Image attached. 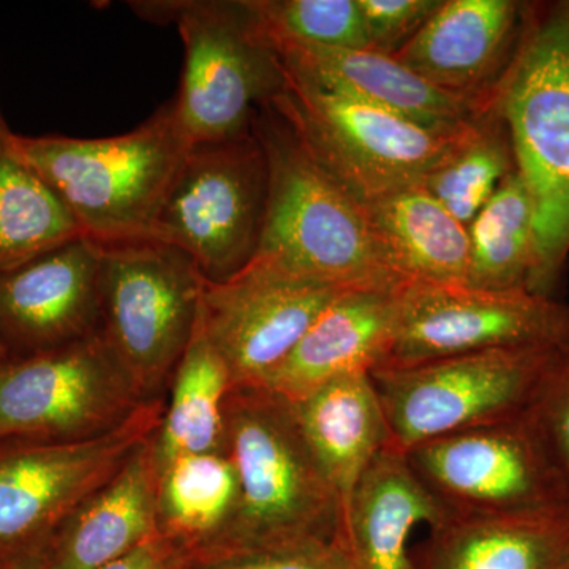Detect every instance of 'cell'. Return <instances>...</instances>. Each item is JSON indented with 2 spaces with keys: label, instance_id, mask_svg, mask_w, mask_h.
Here are the masks:
<instances>
[{
  "label": "cell",
  "instance_id": "cell-1",
  "mask_svg": "<svg viewBox=\"0 0 569 569\" xmlns=\"http://www.w3.org/2000/svg\"><path fill=\"white\" fill-rule=\"evenodd\" d=\"M253 132L268 163V200L260 241L242 272L339 290H397L392 268L365 204L326 173L268 103Z\"/></svg>",
  "mask_w": 569,
  "mask_h": 569
},
{
  "label": "cell",
  "instance_id": "cell-2",
  "mask_svg": "<svg viewBox=\"0 0 569 569\" xmlns=\"http://www.w3.org/2000/svg\"><path fill=\"white\" fill-rule=\"evenodd\" d=\"M493 103L533 198L529 290L552 298L569 254V0L523 2L518 47Z\"/></svg>",
  "mask_w": 569,
  "mask_h": 569
},
{
  "label": "cell",
  "instance_id": "cell-3",
  "mask_svg": "<svg viewBox=\"0 0 569 569\" xmlns=\"http://www.w3.org/2000/svg\"><path fill=\"white\" fill-rule=\"evenodd\" d=\"M224 451L233 460L241 498L227 538L204 556L339 537L342 505L288 400L261 387L231 389Z\"/></svg>",
  "mask_w": 569,
  "mask_h": 569
},
{
  "label": "cell",
  "instance_id": "cell-4",
  "mask_svg": "<svg viewBox=\"0 0 569 569\" xmlns=\"http://www.w3.org/2000/svg\"><path fill=\"white\" fill-rule=\"evenodd\" d=\"M14 146L96 241L157 238L160 211L190 142L173 102L111 138L22 137Z\"/></svg>",
  "mask_w": 569,
  "mask_h": 569
},
{
  "label": "cell",
  "instance_id": "cell-5",
  "mask_svg": "<svg viewBox=\"0 0 569 569\" xmlns=\"http://www.w3.org/2000/svg\"><path fill=\"white\" fill-rule=\"evenodd\" d=\"M130 6L146 20L178 28L183 69L173 104L190 144L250 132L254 108L282 91V62L261 36L250 0H163Z\"/></svg>",
  "mask_w": 569,
  "mask_h": 569
},
{
  "label": "cell",
  "instance_id": "cell-6",
  "mask_svg": "<svg viewBox=\"0 0 569 569\" xmlns=\"http://www.w3.org/2000/svg\"><path fill=\"white\" fill-rule=\"evenodd\" d=\"M268 104L326 173L362 204L421 186L479 119L456 130L427 129L287 69L282 91Z\"/></svg>",
  "mask_w": 569,
  "mask_h": 569
},
{
  "label": "cell",
  "instance_id": "cell-7",
  "mask_svg": "<svg viewBox=\"0 0 569 569\" xmlns=\"http://www.w3.org/2000/svg\"><path fill=\"white\" fill-rule=\"evenodd\" d=\"M559 350L501 348L377 367L370 378L387 417L389 447L406 455L426 441L527 413Z\"/></svg>",
  "mask_w": 569,
  "mask_h": 569
},
{
  "label": "cell",
  "instance_id": "cell-8",
  "mask_svg": "<svg viewBox=\"0 0 569 569\" xmlns=\"http://www.w3.org/2000/svg\"><path fill=\"white\" fill-rule=\"evenodd\" d=\"M102 247L100 332L142 397L162 399L197 328L204 277L189 254L160 239Z\"/></svg>",
  "mask_w": 569,
  "mask_h": 569
},
{
  "label": "cell",
  "instance_id": "cell-9",
  "mask_svg": "<svg viewBox=\"0 0 569 569\" xmlns=\"http://www.w3.org/2000/svg\"><path fill=\"white\" fill-rule=\"evenodd\" d=\"M268 200V163L253 132L190 146L157 222L206 282L223 283L252 261Z\"/></svg>",
  "mask_w": 569,
  "mask_h": 569
},
{
  "label": "cell",
  "instance_id": "cell-10",
  "mask_svg": "<svg viewBox=\"0 0 569 569\" xmlns=\"http://www.w3.org/2000/svg\"><path fill=\"white\" fill-rule=\"evenodd\" d=\"M149 402L102 332L0 366V440L103 436Z\"/></svg>",
  "mask_w": 569,
  "mask_h": 569
},
{
  "label": "cell",
  "instance_id": "cell-11",
  "mask_svg": "<svg viewBox=\"0 0 569 569\" xmlns=\"http://www.w3.org/2000/svg\"><path fill=\"white\" fill-rule=\"evenodd\" d=\"M163 407V399L149 400L88 440H0V561L50 539L156 433Z\"/></svg>",
  "mask_w": 569,
  "mask_h": 569
},
{
  "label": "cell",
  "instance_id": "cell-12",
  "mask_svg": "<svg viewBox=\"0 0 569 569\" xmlns=\"http://www.w3.org/2000/svg\"><path fill=\"white\" fill-rule=\"evenodd\" d=\"M427 489L458 515H530L569 493L527 413L426 441L406 452Z\"/></svg>",
  "mask_w": 569,
  "mask_h": 569
},
{
  "label": "cell",
  "instance_id": "cell-13",
  "mask_svg": "<svg viewBox=\"0 0 569 569\" xmlns=\"http://www.w3.org/2000/svg\"><path fill=\"white\" fill-rule=\"evenodd\" d=\"M569 346V307L529 290L408 280L387 366L518 347Z\"/></svg>",
  "mask_w": 569,
  "mask_h": 569
},
{
  "label": "cell",
  "instance_id": "cell-14",
  "mask_svg": "<svg viewBox=\"0 0 569 569\" xmlns=\"http://www.w3.org/2000/svg\"><path fill=\"white\" fill-rule=\"evenodd\" d=\"M342 291L239 272L228 282L204 283L200 320L234 388L257 387Z\"/></svg>",
  "mask_w": 569,
  "mask_h": 569
},
{
  "label": "cell",
  "instance_id": "cell-15",
  "mask_svg": "<svg viewBox=\"0 0 569 569\" xmlns=\"http://www.w3.org/2000/svg\"><path fill=\"white\" fill-rule=\"evenodd\" d=\"M102 253V242L81 236L0 271V342L9 359L99 331Z\"/></svg>",
  "mask_w": 569,
  "mask_h": 569
},
{
  "label": "cell",
  "instance_id": "cell-16",
  "mask_svg": "<svg viewBox=\"0 0 569 569\" xmlns=\"http://www.w3.org/2000/svg\"><path fill=\"white\" fill-rule=\"evenodd\" d=\"M523 2L443 0L397 61L443 91L492 99L522 28Z\"/></svg>",
  "mask_w": 569,
  "mask_h": 569
},
{
  "label": "cell",
  "instance_id": "cell-17",
  "mask_svg": "<svg viewBox=\"0 0 569 569\" xmlns=\"http://www.w3.org/2000/svg\"><path fill=\"white\" fill-rule=\"evenodd\" d=\"M399 290L337 295L282 365L257 387L295 402L337 378L387 365L399 323Z\"/></svg>",
  "mask_w": 569,
  "mask_h": 569
},
{
  "label": "cell",
  "instance_id": "cell-18",
  "mask_svg": "<svg viewBox=\"0 0 569 569\" xmlns=\"http://www.w3.org/2000/svg\"><path fill=\"white\" fill-rule=\"evenodd\" d=\"M288 71L326 91L346 93L425 126L456 130L477 121L492 99H471L443 91L392 56L369 48H317L268 43Z\"/></svg>",
  "mask_w": 569,
  "mask_h": 569
},
{
  "label": "cell",
  "instance_id": "cell-19",
  "mask_svg": "<svg viewBox=\"0 0 569 569\" xmlns=\"http://www.w3.org/2000/svg\"><path fill=\"white\" fill-rule=\"evenodd\" d=\"M152 437L52 535L48 569H100L159 537Z\"/></svg>",
  "mask_w": 569,
  "mask_h": 569
},
{
  "label": "cell",
  "instance_id": "cell-20",
  "mask_svg": "<svg viewBox=\"0 0 569 569\" xmlns=\"http://www.w3.org/2000/svg\"><path fill=\"white\" fill-rule=\"evenodd\" d=\"M452 515L415 473L407 456L387 447L366 468L343 512L339 538L356 569H415L408 539Z\"/></svg>",
  "mask_w": 569,
  "mask_h": 569
},
{
  "label": "cell",
  "instance_id": "cell-21",
  "mask_svg": "<svg viewBox=\"0 0 569 569\" xmlns=\"http://www.w3.org/2000/svg\"><path fill=\"white\" fill-rule=\"evenodd\" d=\"M418 569H567L569 507L530 515H458L433 527Z\"/></svg>",
  "mask_w": 569,
  "mask_h": 569
},
{
  "label": "cell",
  "instance_id": "cell-22",
  "mask_svg": "<svg viewBox=\"0 0 569 569\" xmlns=\"http://www.w3.org/2000/svg\"><path fill=\"white\" fill-rule=\"evenodd\" d=\"M290 406L343 515L366 468L389 447L388 421L376 385L370 373H355L329 381Z\"/></svg>",
  "mask_w": 569,
  "mask_h": 569
},
{
  "label": "cell",
  "instance_id": "cell-23",
  "mask_svg": "<svg viewBox=\"0 0 569 569\" xmlns=\"http://www.w3.org/2000/svg\"><path fill=\"white\" fill-rule=\"evenodd\" d=\"M365 208L388 260L407 282L467 284L468 227L425 186L389 193Z\"/></svg>",
  "mask_w": 569,
  "mask_h": 569
},
{
  "label": "cell",
  "instance_id": "cell-24",
  "mask_svg": "<svg viewBox=\"0 0 569 569\" xmlns=\"http://www.w3.org/2000/svg\"><path fill=\"white\" fill-rule=\"evenodd\" d=\"M160 537L186 560L219 548L238 515L239 478L227 451L179 456L157 467Z\"/></svg>",
  "mask_w": 569,
  "mask_h": 569
},
{
  "label": "cell",
  "instance_id": "cell-25",
  "mask_svg": "<svg viewBox=\"0 0 569 569\" xmlns=\"http://www.w3.org/2000/svg\"><path fill=\"white\" fill-rule=\"evenodd\" d=\"M170 383L162 421L152 437L157 467L179 456L224 451V406L234 383L200 316Z\"/></svg>",
  "mask_w": 569,
  "mask_h": 569
},
{
  "label": "cell",
  "instance_id": "cell-26",
  "mask_svg": "<svg viewBox=\"0 0 569 569\" xmlns=\"http://www.w3.org/2000/svg\"><path fill=\"white\" fill-rule=\"evenodd\" d=\"M81 236L61 198L18 151L0 112V271Z\"/></svg>",
  "mask_w": 569,
  "mask_h": 569
},
{
  "label": "cell",
  "instance_id": "cell-27",
  "mask_svg": "<svg viewBox=\"0 0 569 569\" xmlns=\"http://www.w3.org/2000/svg\"><path fill=\"white\" fill-rule=\"evenodd\" d=\"M468 287L529 290L537 263L535 204L518 170L505 178L468 224Z\"/></svg>",
  "mask_w": 569,
  "mask_h": 569
},
{
  "label": "cell",
  "instance_id": "cell-28",
  "mask_svg": "<svg viewBox=\"0 0 569 569\" xmlns=\"http://www.w3.org/2000/svg\"><path fill=\"white\" fill-rule=\"evenodd\" d=\"M515 170L511 138L493 103L421 186L468 227Z\"/></svg>",
  "mask_w": 569,
  "mask_h": 569
},
{
  "label": "cell",
  "instance_id": "cell-29",
  "mask_svg": "<svg viewBox=\"0 0 569 569\" xmlns=\"http://www.w3.org/2000/svg\"><path fill=\"white\" fill-rule=\"evenodd\" d=\"M250 7L268 43L369 48L358 0H250Z\"/></svg>",
  "mask_w": 569,
  "mask_h": 569
},
{
  "label": "cell",
  "instance_id": "cell-30",
  "mask_svg": "<svg viewBox=\"0 0 569 569\" xmlns=\"http://www.w3.org/2000/svg\"><path fill=\"white\" fill-rule=\"evenodd\" d=\"M183 569H356L339 537L276 548L230 550L187 561Z\"/></svg>",
  "mask_w": 569,
  "mask_h": 569
},
{
  "label": "cell",
  "instance_id": "cell-31",
  "mask_svg": "<svg viewBox=\"0 0 569 569\" xmlns=\"http://www.w3.org/2000/svg\"><path fill=\"white\" fill-rule=\"evenodd\" d=\"M529 417L569 493V346L560 348L542 378Z\"/></svg>",
  "mask_w": 569,
  "mask_h": 569
},
{
  "label": "cell",
  "instance_id": "cell-32",
  "mask_svg": "<svg viewBox=\"0 0 569 569\" xmlns=\"http://www.w3.org/2000/svg\"><path fill=\"white\" fill-rule=\"evenodd\" d=\"M443 0H358L370 50L396 54L413 39Z\"/></svg>",
  "mask_w": 569,
  "mask_h": 569
},
{
  "label": "cell",
  "instance_id": "cell-33",
  "mask_svg": "<svg viewBox=\"0 0 569 569\" xmlns=\"http://www.w3.org/2000/svg\"><path fill=\"white\" fill-rule=\"evenodd\" d=\"M186 563L181 550L159 535L100 569H183Z\"/></svg>",
  "mask_w": 569,
  "mask_h": 569
},
{
  "label": "cell",
  "instance_id": "cell-34",
  "mask_svg": "<svg viewBox=\"0 0 569 569\" xmlns=\"http://www.w3.org/2000/svg\"><path fill=\"white\" fill-rule=\"evenodd\" d=\"M51 539L52 537L11 559L0 561V569H48Z\"/></svg>",
  "mask_w": 569,
  "mask_h": 569
},
{
  "label": "cell",
  "instance_id": "cell-35",
  "mask_svg": "<svg viewBox=\"0 0 569 569\" xmlns=\"http://www.w3.org/2000/svg\"><path fill=\"white\" fill-rule=\"evenodd\" d=\"M7 361H9V355H7L6 348H3L2 342H0V366Z\"/></svg>",
  "mask_w": 569,
  "mask_h": 569
},
{
  "label": "cell",
  "instance_id": "cell-36",
  "mask_svg": "<svg viewBox=\"0 0 569 569\" xmlns=\"http://www.w3.org/2000/svg\"><path fill=\"white\" fill-rule=\"evenodd\" d=\"M567 569H569V565H568V568H567Z\"/></svg>",
  "mask_w": 569,
  "mask_h": 569
}]
</instances>
